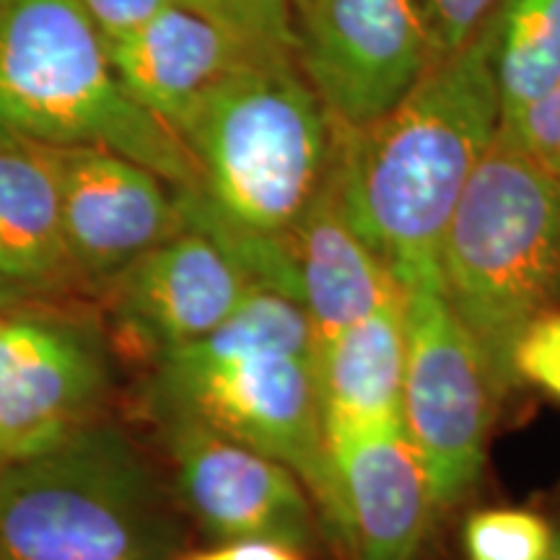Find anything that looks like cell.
<instances>
[{"mask_svg":"<svg viewBox=\"0 0 560 560\" xmlns=\"http://www.w3.org/2000/svg\"><path fill=\"white\" fill-rule=\"evenodd\" d=\"M499 128L488 21L465 47L441 55L387 115L361 128L335 125V195L397 283L439 262L454 206Z\"/></svg>","mask_w":560,"mask_h":560,"instance_id":"6da1fadb","label":"cell"},{"mask_svg":"<svg viewBox=\"0 0 560 560\" xmlns=\"http://www.w3.org/2000/svg\"><path fill=\"white\" fill-rule=\"evenodd\" d=\"M317 348V330L299 304L252 285L206 338L161 355L149 402L156 418H198L289 467L310 490L327 535L332 472Z\"/></svg>","mask_w":560,"mask_h":560,"instance_id":"7a4b0ae2","label":"cell"},{"mask_svg":"<svg viewBox=\"0 0 560 560\" xmlns=\"http://www.w3.org/2000/svg\"><path fill=\"white\" fill-rule=\"evenodd\" d=\"M198 170L187 223L280 234L330 182L335 122L293 58H252L174 125Z\"/></svg>","mask_w":560,"mask_h":560,"instance_id":"3957f363","label":"cell"},{"mask_svg":"<svg viewBox=\"0 0 560 560\" xmlns=\"http://www.w3.org/2000/svg\"><path fill=\"white\" fill-rule=\"evenodd\" d=\"M0 128L55 149L115 151L177 190L200 187L190 151L122 86L79 0H3Z\"/></svg>","mask_w":560,"mask_h":560,"instance_id":"277c9868","label":"cell"},{"mask_svg":"<svg viewBox=\"0 0 560 560\" xmlns=\"http://www.w3.org/2000/svg\"><path fill=\"white\" fill-rule=\"evenodd\" d=\"M558 260L560 182L499 136L446 223L439 276L501 400L520 382L514 350L524 330L552 310Z\"/></svg>","mask_w":560,"mask_h":560,"instance_id":"5b68a950","label":"cell"},{"mask_svg":"<svg viewBox=\"0 0 560 560\" xmlns=\"http://www.w3.org/2000/svg\"><path fill=\"white\" fill-rule=\"evenodd\" d=\"M156 475L117 425L91 420L0 462V560H179Z\"/></svg>","mask_w":560,"mask_h":560,"instance_id":"8992f818","label":"cell"},{"mask_svg":"<svg viewBox=\"0 0 560 560\" xmlns=\"http://www.w3.org/2000/svg\"><path fill=\"white\" fill-rule=\"evenodd\" d=\"M405 322L402 425L429 475L436 506L478 486L493 425V376L441 289L439 262L400 280Z\"/></svg>","mask_w":560,"mask_h":560,"instance_id":"52a82bcc","label":"cell"},{"mask_svg":"<svg viewBox=\"0 0 560 560\" xmlns=\"http://www.w3.org/2000/svg\"><path fill=\"white\" fill-rule=\"evenodd\" d=\"M293 37L301 75L340 128L387 115L446 52L425 0H306Z\"/></svg>","mask_w":560,"mask_h":560,"instance_id":"ba28073f","label":"cell"},{"mask_svg":"<svg viewBox=\"0 0 560 560\" xmlns=\"http://www.w3.org/2000/svg\"><path fill=\"white\" fill-rule=\"evenodd\" d=\"M190 226L215 236L252 283L299 304L312 319L319 342L384 301L400 296V283L387 265L346 221L332 174L310 210L280 234H240L210 223Z\"/></svg>","mask_w":560,"mask_h":560,"instance_id":"9c48e42d","label":"cell"},{"mask_svg":"<svg viewBox=\"0 0 560 560\" xmlns=\"http://www.w3.org/2000/svg\"><path fill=\"white\" fill-rule=\"evenodd\" d=\"M177 493L215 540H272L310 548L317 506L289 467L190 416H159Z\"/></svg>","mask_w":560,"mask_h":560,"instance_id":"30bf717a","label":"cell"},{"mask_svg":"<svg viewBox=\"0 0 560 560\" xmlns=\"http://www.w3.org/2000/svg\"><path fill=\"white\" fill-rule=\"evenodd\" d=\"M109 384L107 350L89 325L0 314V462L47 450L94 420Z\"/></svg>","mask_w":560,"mask_h":560,"instance_id":"8fae6325","label":"cell"},{"mask_svg":"<svg viewBox=\"0 0 560 560\" xmlns=\"http://www.w3.org/2000/svg\"><path fill=\"white\" fill-rule=\"evenodd\" d=\"M55 156L75 280L107 285L140 255L190 226L177 187L149 166L86 145L55 149Z\"/></svg>","mask_w":560,"mask_h":560,"instance_id":"7c38bea8","label":"cell"},{"mask_svg":"<svg viewBox=\"0 0 560 560\" xmlns=\"http://www.w3.org/2000/svg\"><path fill=\"white\" fill-rule=\"evenodd\" d=\"M325 439L332 472L327 537L346 560H418L436 503L405 425L338 429Z\"/></svg>","mask_w":560,"mask_h":560,"instance_id":"4fadbf2b","label":"cell"},{"mask_svg":"<svg viewBox=\"0 0 560 560\" xmlns=\"http://www.w3.org/2000/svg\"><path fill=\"white\" fill-rule=\"evenodd\" d=\"M252 285L215 236L187 226L140 255L104 289L117 330L159 361L215 330Z\"/></svg>","mask_w":560,"mask_h":560,"instance_id":"5bb4252c","label":"cell"},{"mask_svg":"<svg viewBox=\"0 0 560 560\" xmlns=\"http://www.w3.org/2000/svg\"><path fill=\"white\" fill-rule=\"evenodd\" d=\"M112 66L140 107L174 130L202 94L262 55L190 0L166 5L143 26L107 42Z\"/></svg>","mask_w":560,"mask_h":560,"instance_id":"9a60e30c","label":"cell"},{"mask_svg":"<svg viewBox=\"0 0 560 560\" xmlns=\"http://www.w3.org/2000/svg\"><path fill=\"white\" fill-rule=\"evenodd\" d=\"M0 280L24 293L75 280L62 234L55 149L5 128H0Z\"/></svg>","mask_w":560,"mask_h":560,"instance_id":"2e32d148","label":"cell"},{"mask_svg":"<svg viewBox=\"0 0 560 560\" xmlns=\"http://www.w3.org/2000/svg\"><path fill=\"white\" fill-rule=\"evenodd\" d=\"M317 374L325 433L402 423V293L322 340Z\"/></svg>","mask_w":560,"mask_h":560,"instance_id":"e0dca14e","label":"cell"},{"mask_svg":"<svg viewBox=\"0 0 560 560\" xmlns=\"http://www.w3.org/2000/svg\"><path fill=\"white\" fill-rule=\"evenodd\" d=\"M488 32L506 120L560 79V0H499Z\"/></svg>","mask_w":560,"mask_h":560,"instance_id":"ac0fdd59","label":"cell"},{"mask_svg":"<svg viewBox=\"0 0 560 560\" xmlns=\"http://www.w3.org/2000/svg\"><path fill=\"white\" fill-rule=\"evenodd\" d=\"M556 532L527 509H482L465 524L470 560H548Z\"/></svg>","mask_w":560,"mask_h":560,"instance_id":"d6986e66","label":"cell"},{"mask_svg":"<svg viewBox=\"0 0 560 560\" xmlns=\"http://www.w3.org/2000/svg\"><path fill=\"white\" fill-rule=\"evenodd\" d=\"M190 3L226 24L252 50L272 58H293L296 37H293L291 0H190Z\"/></svg>","mask_w":560,"mask_h":560,"instance_id":"ffe728a7","label":"cell"},{"mask_svg":"<svg viewBox=\"0 0 560 560\" xmlns=\"http://www.w3.org/2000/svg\"><path fill=\"white\" fill-rule=\"evenodd\" d=\"M499 136L560 182V79L522 112L501 120Z\"/></svg>","mask_w":560,"mask_h":560,"instance_id":"44dd1931","label":"cell"},{"mask_svg":"<svg viewBox=\"0 0 560 560\" xmlns=\"http://www.w3.org/2000/svg\"><path fill=\"white\" fill-rule=\"evenodd\" d=\"M516 380L529 382L560 400V306L542 312L524 330L514 350Z\"/></svg>","mask_w":560,"mask_h":560,"instance_id":"7402d4cb","label":"cell"},{"mask_svg":"<svg viewBox=\"0 0 560 560\" xmlns=\"http://www.w3.org/2000/svg\"><path fill=\"white\" fill-rule=\"evenodd\" d=\"M499 0H425L433 30L446 52L459 50L482 30Z\"/></svg>","mask_w":560,"mask_h":560,"instance_id":"603a6c76","label":"cell"},{"mask_svg":"<svg viewBox=\"0 0 560 560\" xmlns=\"http://www.w3.org/2000/svg\"><path fill=\"white\" fill-rule=\"evenodd\" d=\"M104 39H120L177 0H79Z\"/></svg>","mask_w":560,"mask_h":560,"instance_id":"cb8c5ba5","label":"cell"},{"mask_svg":"<svg viewBox=\"0 0 560 560\" xmlns=\"http://www.w3.org/2000/svg\"><path fill=\"white\" fill-rule=\"evenodd\" d=\"M179 560H304L299 548L272 540H223L202 550L182 552Z\"/></svg>","mask_w":560,"mask_h":560,"instance_id":"d4e9b609","label":"cell"},{"mask_svg":"<svg viewBox=\"0 0 560 560\" xmlns=\"http://www.w3.org/2000/svg\"><path fill=\"white\" fill-rule=\"evenodd\" d=\"M21 296H24V291L13 289L11 283L0 280V306H3V310H11V306H16Z\"/></svg>","mask_w":560,"mask_h":560,"instance_id":"484cf974","label":"cell"},{"mask_svg":"<svg viewBox=\"0 0 560 560\" xmlns=\"http://www.w3.org/2000/svg\"><path fill=\"white\" fill-rule=\"evenodd\" d=\"M552 306H560V260H558V272H556V291H552Z\"/></svg>","mask_w":560,"mask_h":560,"instance_id":"4316f807","label":"cell"},{"mask_svg":"<svg viewBox=\"0 0 560 560\" xmlns=\"http://www.w3.org/2000/svg\"><path fill=\"white\" fill-rule=\"evenodd\" d=\"M548 560H560V535H556V545H552V552Z\"/></svg>","mask_w":560,"mask_h":560,"instance_id":"83f0119b","label":"cell"},{"mask_svg":"<svg viewBox=\"0 0 560 560\" xmlns=\"http://www.w3.org/2000/svg\"><path fill=\"white\" fill-rule=\"evenodd\" d=\"M301 3H306V0H291V11H293V9H299Z\"/></svg>","mask_w":560,"mask_h":560,"instance_id":"f1b7e54d","label":"cell"},{"mask_svg":"<svg viewBox=\"0 0 560 560\" xmlns=\"http://www.w3.org/2000/svg\"><path fill=\"white\" fill-rule=\"evenodd\" d=\"M3 312H5V310H3V306H0V314H3Z\"/></svg>","mask_w":560,"mask_h":560,"instance_id":"f546056e","label":"cell"},{"mask_svg":"<svg viewBox=\"0 0 560 560\" xmlns=\"http://www.w3.org/2000/svg\"><path fill=\"white\" fill-rule=\"evenodd\" d=\"M0 5H3V0H0Z\"/></svg>","mask_w":560,"mask_h":560,"instance_id":"4dcf8cb0","label":"cell"}]
</instances>
